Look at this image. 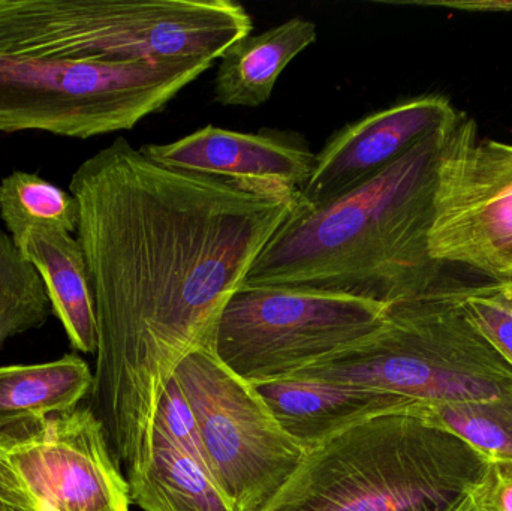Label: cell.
<instances>
[{
	"instance_id": "9a60e30c",
	"label": "cell",
	"mask_w": 512,
	"mask_h": 511,
	"mask_svg": "<svg viewBox=\"0 0 512 511\" xmlns=\"http://www.w3.org/2000/svg\"><path fill=\"white\" fill-rule=\"evenodd\" d=\"M318 38L312 20L294 17L231 44L219 60L215 99L222 107L258 108L271 98L286 66Z\"/></svg>"
},
{
	"instance_id": "ac0fdd59",
	"label": "cell",
	"mask_w": 512,
	"mask_h": 511,
	"mask_svg": "<svg viewBox=\"0 0 512 511\" xmlns=\"http://www.w3.org/2000/svg\"><path fill=\"white\" fill-rule=\"evenodd\" d=\"M0 218L15 243L36 230L77 233L80 207L71 192L38 174L14 171L0 183Z\"/></svg>"
},
{
	"instance_id": "277c9868",
	"label": "cell",
	"mask_w": 512,
	"mask_h": 511,
	"mask_svg": "<svg viewBox=\"0 0 512 511\" xmlns=\"http://www.w3.org/2000/svg\"><path fill=\"white\" fill-rule=\"evenodd\" d=\"M282 378L369 390L417 414L512 401L511 363L472 323L456 290L391 303L375 332Z\"/></svg>"
},
{
	"instance_id": "7402d4cb",
	"label": "cell",
	"mask_w": 512,
	"mask_h": 511,
	"mask_svg": "<svg viewBox=\"0 0 512 511\" xmlns=\"http://www.w3.org/2000/svg\"><path fill=\"white\" fill-rule=\"evenodd\" d=\"M155 431L164 435L176 446L182 447L206 468L203 444H201L194 410L174 374L159 398L155 420H153V432Z\"/></svg>"
},
{
	"instance_id": "4fadbf2b",
	"label": "cell",
	"mask_w": 512,
	"mask_h": 511,
	"mask_svg": "<svg viewBox=\"0 0 512 511\" xmlns=\"http://www.w3.org/2000/svg\"><path fill=\"white\" fill-rule=\"evenodd\" d=\"M252 386L286 434L307 452L361 420L403 411L387 396L321 381L277 378Z\"/></svg>"
},
{
	"instance_id": "30bf717a",
	"label": "cell",
	"mask_w": 512,
	"mask_h": 511,
	"mask_svg": "<svg viewBox=\"0 0 512 511\" xmlns=\"http://www.w3.org/2000/svg\"><path fill=\"white\" fill-rule=\"evenodd\" d=\"M430 249L445 266L512 278V144L478 138L468 114L442 164Z\"/></svg>"
},
{
	"instance_id": "e0dca14e",
	"label": "cell",
	"mask_w": 512,
	"mask_h": 511,
	"mask_svg": "<svg viewBox=\"0 0 512 511\" xmlns=\"http://www.w3.org/2000/svg\"><path fill=\"white\" fill-rule=\"evenodd\" d=\"M129 489L143 511H234L206 468L156 431L149 462Z\"/></svg>"
},
{
	"instance_id": "2e32d148",
	"label": "cell",
	"mask_w": 512,
	"mask_h": 511,
	"mask_svg": "<svg viewBox=\"0 0 512 511\" xmlns=\"http://www.w3.org/2000/svg\"><path fill=\"white\" fill-rule=\"evenodd\" d=\"M93 372L78 354L0 368V429L69 413L92 392Z\"/></svg>"
},
{
	"instance_id": "5bb4252c",
	"label": "cell",
	"mask_w": 512,
	"mask_h": 511,
	"mask_svg": "<svg viewBox=\"0 0 512 511\" xmlns=\"http://www.w3.org/2000/svg\"><path fill=\"white\" fill-rule=\"evenodd\" d=\"M15 246L41 275L51 309L72 347L83 354H96L95 299L78 239L66 231L36 230L24 234Z\"/></svg>"
},
{
	"instance_id": "9c48e42d",
	"label": "cell",
	"mask_w": 512,
	"mask_h": 511,
	"mask_svg": "<svg viewBox=\"0 0 512 511\" xmlns=\"http://www.w3.org/2000/svg\"><path fill=\"white\" fill-rule=\"evenodd\" d=\"M131 489L89 407L0 429V511H131Z\"/></svg>"
},
{
	"instance_id": "cb8c5ba5",
	"label": "cell",
	"mask_w": 512,
	"mask_h": 511,
	"mask_svg": "<svg viewBox=\"0 0 512 511\" xmlns=\"http://www.w3.org/2000/svg\"><path fill=\"white\" fill-rule=\"evenodd\" d=\"M499 285H501V287L504 288V290H507L508 293L512 294V278L510 279V281L502 282V284Z\"/></svg>"
},
{
	"instance_id": "7a4b0ae2",
	"label": "cell",
	"mask_w": 512,
	"mask_h": 511,
	"mask_svg": "<svg viewBox=\"0 0 512 511\" xmlns=\"http://www.w3.org/2000/svg\"><path fill=\"white\" fill-rule=\"evenodd\" d=\"M459 119L349 194L295 207L242 288H289L391 303L459 290L433 258L430 234L442 164Z\"/></svg>"
},
{
	"instance_id": "52a82bcc",
	"label": "cell",
	"mask_w": 512,
	"mask_h": 511,
	"mask_svg": "<svg viewBox=\"0 0 512 511\" xmlns=\"http://www.w3.org/2000/svg\"><path fill=\"white\" fill-rule=\"evenodd\" d=\"M200 431L204 464L234 511H265L307 450L279 425L254 386L213 347L191 351L174 371Z\"/></svg>"
},
{
	"instance_id": "8fae6325",
	"label": "cell",
	"mask_w": 512,
	"mask_h": 511,
	"mask_svg": "<svg viewBox=\"0 0 512 511\" xmlns=\"http://www.w3.org/2000/svg\"><path fill=\"white\" fill-rule=\"evenodd\" d=\"M445 96L406 99L334 132L316 153L301 203L322 206L375 179L430 135L459 119Z\"/></svg>"
},
{
	"instance_id": "603a6c76",
	"label": "cell",
	"mask_w": 512,
	"mask_h": 511,
	"mask_svg": "<svg viewBox=\"0 0 512 511\" xmlns=\"http://www.w3.org/2000/svg\"><path fill=\"white\" fill-rule=\"evenodd\" d=\"M492 500L495 511H512V465L495 464Z\"/></svg>"
},
{
	"instance_id": "44dd1931",
	"label": "cell",
	"mask_w": 512,
	"mask_h": 511,
	"mask_svg": "<svg viewBox=\"0 0 512 511\" xmlns=\"http://www.w3.org/2000/svg\"><path fill=\"white\" fill-rule=\"evenodd\" d=\"M456 297L472 323L512 365V294L489 282L459 288Z\"/></svg>"
},
{
	"instance_id": "3957f363",
	"label": "cell",
	"mask_w": 512,
	"mask_h": 511,
	"mask_svg": "<svg viewBox=\"0 0 512 511\" xmlns=\"http://www.w3.org/2000/svg\"><path fill=\"white\" fill-rule=\"evenodd\" d=\"M495 464L414 411L361 420L309 450L265 511H495Z\"/></svg>"
},
{
	"instance_id": "6da1fadb",
	"label": "cell",
	"mask_w": 512,
	"mask_h": 511,
	"mask_svg": "<svg viewBox=\"0 0 512 511\" xmlns=\"http://www.w3.org/2000/svg\"><path fill=\"white\" fill-rule=\"evenodd\" d=\"M69 192L98 329L87 407L129 483L149 462L165 386L191 351L213 347L225 305L300 194L173 170L125 137L86 159Z\"/></svg>"
},
{
	"instance_id": "8992f818",
	"label": "cell",
	"mask_w": 512,
	"mask_h": 511,
	"mask_svg": "<svg viewBox=\"0 0 512 511\" xmlns=\"http://www.w3.org/2000/svg\"><path fill=\"white\" fill-rule=\"evenodd\" d=\"M213 63L62 62L0 53V132L92 138L131 131Z\"/></svg>"
},
{
	"instance_id": "d6986e66",
	"label": "cell",
	"mask_w": 512,
	"mask_h": 511,
	"mask_svg": "<svg viewBox=\"0 0 512 511\" xmlns=\"http://www.w3.org/2000/svg\"><path fill=\"white\" fill-rule=\"evenodd\" d=\"M51 312L38 270L0 230V347L12 336L44 326Z\"/></svg>"
},
{
	"instance_id": "ffe728a7",
	"label": "cell",
	"mask_w": 512,
	"mask_h": 511,
	"mask_svg": "<svg viewBox=\"0 0 512 511\" xmlns=\"http://www.w3.org/2000/svg\"><path fill=\"white\" fill-rule=\"evenodd\" d=\"M420 416L453 432L492 464L512 465V401L444 405Z\"/></svg>"
},
{
	"instance_id": "7c38bea8",
	"label": "cell",
	"mask_w": 512,
	"mask_h": 511,
	"mask_svg": "<svg viewBox=\"0 0 512 511\" xmlns=\"http://www.w3.org/2000/svg\"><path fill=\"white\" fill-rule=\"evenodd\" d=\"M141 153L173 170L218 177L239 185L301 194L316 153L294 131L239 132L206 126L167 144H144Z\"/></svg>"
},
{
	"instance_id": "ba28073f",
	"label": "cell",
	"mask_w": 512,
	"mask_h": 511,
	"mask_svg": "<svg viewBox=\"0 0 512 511\" xmlns=\"http://www.w3.org/2000/svg\"><path fill=\"white\" fill-rule=\"evenodd\" d=\"M385 303L289 288H240L216 326L213 351L251 384L300 371L375 332Z\"/></svg>"
},
{
	"instance_id": "5b68a950",
	"label": "cell",
	"mask_w": 512,
	"mask_h": 511,
	"mask_svg": "<svg viewBox=\"0 0 512 511\" xmlns=\"http://www.w3.org/2000/svg\"><path fill=\"white\" fill-rule=\"evenodd\" d=\"M252 30L234 0H0V53L62 62L216 60Z\"/></svg>"
}]
</instances>
